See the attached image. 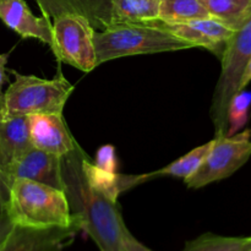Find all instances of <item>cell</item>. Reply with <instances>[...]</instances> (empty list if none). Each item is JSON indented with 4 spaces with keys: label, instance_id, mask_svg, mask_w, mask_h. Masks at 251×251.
<instances>
[{
    "label": "cell",
    "instance_id": "d6986e66",
    "mask_svg": "<svg viewBox=\"0 0 251 251\" xmlns=\"http://www.w3.org/2000/svg\"><path fill=\"white\" fill-rule=\"evenodd\" d=\"M210 17L199 0H161L158 20L166 24H180Z\"/></svg>",
    "mask_w": 251,
    "mask_h": 251
},
{
    "label": "cell",
    "instance_id": "277c9868",
    "mask_svg": "<svg viewBox=\"0 0 251 251\" xmlns=\"http://www.w3.org/2000/svg\"><path fill=\"white\" fill-rule=\"evenodd\" d=\"M15 81L10 83L0 100V112L9 117L16 115L63 114L64 107L74 92V86L64 77L60 68L58 75L50 78H41L34 75H24L10 70Z\"/></svg>",
    "mask_w": 251,
    "mask_h": 251
},
{
    "label": "cell",
    "instance_id": "7a4b0ae2",
    "mask_svg": "<svg viewBox=\"0 0 251 251\" xmlns=\"http://www.w3.org/2000/svg\"><path fill=\"white\" fill-rule=\"evenodd\" d=\"M6 215L14 226L29 228H65L76 222L65 191L28 179L12 181Z\"/></svg>",
    "mask_w": 251,
    "mask_h": 251
},
{
    "label": "cell",
    "instance_id": "9a60e30c",
    "mask_svg": "<svg viewBox=\"0 0 251 251\" xmlns=\"http://www.w3.org/2000/svg\"><path fill=\"white\" fill-rule=\"evenodd\" d=\"M212 145V141L203 144L201 146L195 147L188 152L186 154L181 156L180 158L176 159L174 162L169 163L164 168L158 169L156 172L147 174H140V176H134L135 186L145 183L147 180H151L153 178H159V176H173V178H180L185 180L186 178L195 173L200 164L202 163L203 158L210 151V147Z\"/></svg>",
    "mask_w": 251,
    "mask_h": 251
},
{
    "label": "cell",
    "instance_id": "ba28073f",
    "mask_svg": "<svg viewBox=\"0 0 251 251\" xmlns=\"http://www.w3.org/2000/svg\"><path fill=\"white\" fill-rule=\"evenodd\" d=\"M81 230L78 220L65 228H29L14 226L0 251H64Z\"/></svg>",
    "mask_w": 251,
    "mask_h": 251
},
{
    "label": "cell",
    "instance_id": "e0dca14e",
    "mask_svg": "<svg viewBox=\"0 0 251 251\" xmlns=\"http://www.w3.org/2000/svg\"><path fill=\"white\" fill-rule=\"evenodd\" d=\"M210 17L237 31L249 17L251 0H199Z\"/></svg>",
    "mask_w": 251,
    "mask_h": 251
},
{
    "label": "cell",
    "instance_id": "7c38bea8",
    "mask_svg": "<svg viewBox=\"0 0 251 251\" xmlns=\"http://www.w3.org/2000/svg\"><path fill=\"white\" fill-rule=\"evenodd\" d=\"M0 20L22 38H33L51 48L50 20L37 17L25 0H0Z\"/></svg>",
    "mask_w": 251,
    "mask_h": 251
},
{
    "label": "cell",
    "instance_id": "484cf974",
    "mask_svg": "<svg viewBox=\"0 0 251 251\" xmlns=\"http://www.w3.org/2000/svg\"><path fill=\"white\" fill-rule=\"evenodd\" d=\"M12 227H14V225H12V222L10 221L9 216H7L6 213L0 215V245L5 242V239L7 238L9 233L11 232Z\"/></svg>",
    "mask_w": 251,
    "mask_h": 251
},
{
    "label": "cell",
    "instance_id": "5b68a950",
    "mask_svg": "<svg viewBox=\"0 0 251 251\" xmlns=\"http://www.w3.org/2000/svg\"><path fill=\"white\" fill-rule=\"evenodd\" d=\"M251 56V12L247 21L234 31L222 58V70L215 88L210 115L215 135L227 134V110L233 96L239 91L240 80Z\"/></svg>",
    "mask_w": 251,
    "mask_h": 251
},
{
    "label": "cell",
    "instance_id": "8992f818",
    "mask_svg": "<svg viewBox=\"0 0 251 251\" xmlns=\"http://www.w3.org/2000/svg\"><path fill=\"white\" fill-rule=\"evenodd\" d=\"M95 32L87 19L75 14L55 17L51 24V50L59 63L68 64L82 73L97 68Z\"/></svg>",
    "mask_w": 251,
    "mask_h": 251
},
{
    "label": "cell",
    "instance_id": "5bb4252c",
    "mask_svg": "<svg viewBox=\"0 0 251 251\" xmlns=\"http://www.w3.org/2000/svg\"><path fill=\"white\" fill-rule=\"evenodd\" d=\"M32 147L28 115L9 117L0 112V163L7 173Z\"/></svg>",
    "mask_w": 251,
    "mask_h": 251
},
{
    "label": "cell",
    "instance_id": "2e32d148",
    "mask_svg": "<svg viewBox=\"0 0 251 251\" xmlns=\"http://www.w3.org/2000/svg\"><path fill=\"white\" fill-rule=\"evenodd\" d=\"M161 0H113V25L149 24L159 16Z\"/></svg>",
    "mask_w": 251,
    "mask_h": 251
},
{
    "label": "cell",
    "instance_id": "603a6c76",
    "mask_svg": "<svg viewBox=\"0 0 251 251\" xmlns=\"http://www.w3.org/2000/svg\"><path fill=\"white\" fill-rule=\"evenodd\" d=\"M12 179L10 178L6 169L0 163V215L6 213L7 203L10 199V190H11Z\"/></svg>",
    "mask_w": 251,
    "mask_h": 251
},
{
    "label": "cell",
    "instance_id": "cb8c5ba5",
    "mask_svg": "<svg viewBox=\"0 0 251 251\" xmlns=\"http://www.w3.org/2000/svg\"><path fill=\"white\" fill-rule=\"evenodd\" d=\"M125 251H152L150 248L145 247L142 243H140L131 233L127 230L126 235H125V245H124Z\"/></svg>",
    "mask_w": 251,
    "mask_h": 251
},
{
    "label": "cell",
    "instance_id": "ac0fdd59",
    "mask_svg": "<svg viewBox=\"0 0 251 251\" xmlns=\"http://www.w3.org/2000/svg\"><path fill=\"white\" fill-rule=\"evenodd\" d=\"M82 172L88 185L98 194L107 198L113 202H118V198L124 193L122 174L110 173L96 166L87 153L83 154Z\"/></svg>",
    "mask_w": 251,
    "mask_h": 251
},
{
    "label": "cell",
    "instance_id": "4fadbf2b",
    "mask_svg": "<svg viewBox=\"0 0 251 251\" xmlns=\"http://www.w3.org/2000/svg\"><path fill=\"white\" fill-rule=\"evenodd\" d=\"M47 19L75 14L88 20L96 31L113 25V0H34Z\"/></svg>",
    "mask_w": 251,
    "mask_h": 251
},
{
    "label": "cell",
    "instance_id": "9c48e42d",
    "mask_svg": "<svg viewBox=\"0 0 251 251\" xmlns=\"http://www.w3.org/2000/svg\"><path fill=\"white\" fill-rule=\"evenodd\" d=\"M151 24L189 42L193 44L194 48L199 47V48L207 49L220 59L225 53L228 41L234 33L233 29L228 28L227 26L212 17L190 20L180 24H166L156 20Z\"/></svg>",
    "mask_w": 251,
    "mask_h": 251
},
{
    "label": "cell",
    "instance_id": "4316f807",
    "mask_svg": "<svg viewBox=\"0 0 251 251\" xmlns=\"http://www.w3.org/2000/svg\"><path fill=\"white\" fill-rule=\"evenodd\" d=\"M251 82V56L248 60L247 66H245V70L243 73L242 80H240V85H239V91L244 90L248 85Z\"/></svg>",
    "mask_w": 251,
    "mask_h": 251
},
{
    "label": "cell",
    "instance_id": "d4e9b609",
    "mask_svg": "<svg viewBox=\"0 0 251 251\" xmlns=\"http://www.w3.org/2000/svg\"><path fill=\"white\" fill-rule=\"evenodd\" d=\"M9 55L10 53L0 54V100H2V96H4L2 87L5 83L9 82V76L6 75V64L9 60Z\"/></svg>",
    "mask_w": 251,
    "mask_h": 251
},
{
    "label": "cell",
    "instance_id": "44dd1931",
    "mask_svg": "<svg viewBox=\"0 0 251 251\" xmlns=\"http://www.w3.org/2000/svg\"><path fill=\"white\" fill-rule=\"evenodd\" d=\"M251 107V91L240 90L233 96L227 110V134L228 136L242 131L249 120Z\"/></svg>",
    "mask_w": 251,
    "mask_h": 251
},
{
    "label": "cell",
    "instance_id": "3957f363",
    "mask_svg": "<svg viewBox=\"0 0 251 251\" xmlns=\"http://www.w3.org/2000/svg\"><path fill=\"white\" fill-rule=\"evenodd\" d=\"M97 65L124 56L194 48L189 42L151 24H114L95 32Z\"/></svg>",
    "mask_w": 251,
    "mask_h": 251
},
{
    "label": "cell",
    "instance_id": "7402d4cb",
    "mask_svg": "<svg viewBox=\"0 0 251 251\" xmlns=\"http://www.w3.org/2000/svg\"><path fill=\"white\" fill-rule=\"evenodd\" d=\"M93 163L103 171L117 173L118 161L117 154H115V147L113 145H104V146L100 147L97 150L96 159Z\"/></svg>",
    "mask_w": 251,
    "mask_h": 251
},
{
    "label": "cell",
    "instance_id": "30bf717a",
    "mask_svg": "<svg viewBox=\"0 0 251 251\" xmlns=\"http://www.w3.org/2000/svg\"><path fill=\"white\" fill-rule=\"evenodd\" d=\"M28 120L32 146L36 149L63 157L70 153L77 145L63 114H31Z\"/></svg>",
    "mask_w": 251,
    "mask_h": 251
},
{
    "label": "cell",
    "instance_id": "ffe728a7",
    "mask_svg": "<svg viewBox=\"0 0 251 251\" xmlns=\"http://www.w3.org/2000/svg\"><path fill=\"white\" fill-rule=\"evenodd\" d=\"M183 251H251V237H223L206 233L186 243Z\"/></svg>",
    "mask_w": 251,
    "mask_h": 251
},
{
    "label": "cell",
    "instance_id": "6da1fadb",
    "mask_svg": "<svg viewBox=\"0 0 251 251\" xmlns=\"http://www.w3.org/2000/svg\"><path fill=\"white\" fill-rule=\"evenodd\" d=\"M85 153L77 142L70 153L61 157L64 191L71 213L100 251H125V235L129 229L123 221L118 202L108 200L88 185L82 172Z\"/></svg>",
    "mask_w": 251,
    "mask_h": 251
},
{
    "label": "cell",
    "instance_id": "52a82bcc",
    "mask_svg": "<svg viewBox=\"0 0 251 251\" xmlns=\"http://www.w3.org/2000/svg\"><path fill=\"white\" fill-rule=\"evenodd\" d=\"M250 157L251 129H245L232 136L216 135L202 163L184 183L190 189H200L223 180L242 168Z\"/></svg>",
    "mask_w": 251,
    "mask_h": 251
},
{
    "label": "cell",
    "instance_id": "8fae6325",
    "mask_svg": "<svg viewBox=\"0 0 251 251\" xmlns=\"http://www.w3.org/2000/svg\"><path fill=\"white\" fill-rule=\"evenodd\" d=\"M9 176L12 181L24 178L58 190H65L61 174V157L36 147L29 149L15 162L9 169Z\"/></svg>",
    "mask_w": 251,
    "mask_h": 251
}]
</instances>
